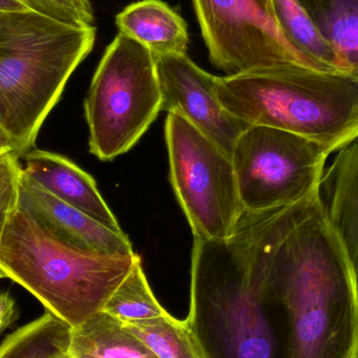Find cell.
<instances>
[{
    "instance_id": "cell-1",
    "label": "cell",
    "mask_w": 358,
    "mask_h": 358,
    "mask_svg": "<svg viewBox=\"0 0 358 358\" xmlns=\"http://www.w3.org/2000/svg\"><path fill=\"white\" fill-rule=\"evenodd\" d=\"M267 259L285 311L289 358H358L357 271L320 189L269 210Z\"/></svg>"
},
{
    "instance_id": "cell-2",
    "label": "cell",
    "mask_w": 358,
    "mask_h": 358,
    "mask_svg": "<svg viewBox=\"0 0 358 358\" xmlns=\"http://www.w3.org/2000/svg\"><path fill=\"white\" fill-rule=\"evenodd\" d=\"M185 321L202 358H289L285 311L269 278L267 210H245L229 239L194 238Z\"/></svg>"
},
{
    "instance_id": "cell-3",
    "label": "cell",
    "mask_w": 358,
    "mask_h": 358,
    "mask_svg": "<svg viewBox=\"0 0 358 358\" xmlns=\"http://www.w3.org/2000/svg\"><path fill=\"white\" fill-rule=\"evenodd\" d=\"M138 255L108 256L62 237L17 203L0 235V267L71 328L104 308Z\"/></svg>"
},
{
    "instance_id": "cell-4",
    "label": "cell",
    "mask_w": 358,
    "mask_h": 358,
    "mask_svg": "<svg viewBox=\"0 0 358 358\" xmlns=\"http://www.w3.org/2000/svg\"><path fill=\"white\" fill-rule=\"evenodd\" d=\"M221 105L250 126L302 136L336 152L358 138V76L285 65L217 77Z\"/></svg>"
},
{
    "instance_id": "cell-5",
    "label": "cell",
    "mask_w": 358,
    "mask_h": 358,
    "mask_svg": "<svg viewBox=\"0 0 358 358\" xmlns=\"http://www.w3.org/2000/svg\"><path fill=\"white\" fill-rule=\"evenodd\" d=\"M96 35V27H71L29 10H0V127L18 157L33 148Z\"/></svg>"
},
{
    "instance_id": "cell-6",
    "label": "cell",
    "mask_w": 358,
    "mask_h": 358,
    "mask_svg": "<svg viewBox=\"0 0 358 358\" xmlns=\"http://www.w3.org/2000/svg\"><path fill=\"white\" fill-rule=\"evenodd\" d=\"M155 55L119 33L106 48L84 102L90 152L111 161L134 148L162 113Z\"/></svg>"
},
{
    "instance_id": "cell-7",
    "label": "cell",
    "mask_w": 358,
    "mask_h": 358,
    "mask_svg": "<svg viewBox=\"0 0 358 358\" xmlns=\"http://www.w3.org/2000/svg\"><path fill=\"white\" fill-rule=\"evenodd\" d=\"M170 181L194 238L225 240L245 212L231 157L176 113L165 124Z\"/></svg>"
},
{
    "instance_id": "cell-8",
    "label": "cell",
    "mask_w": 358,
    "mask_h": 358,
    "mask_svg": "<svg viewBox=\"0 0 358 358\" xmlns=\"http://www.w3.org/2000/svg\"><path fill=\"white\" fill-rule=\"evenodd\" d=\"M330 153L302 136L250 126L231 153L244 210L260 213L294 203L320 189Z\"/></svg>"
},
{
    "instance_id": "cell-9",
    "label": "cell",
    "mask_w": 358,
    "mask_h": 358,
    "mask_svg": "<svg viewBox=\"0 0 358 358\" xmlns=\"http://www.w3.org/2000/svg\"><path fill=\"white\" fill-rule=\"evenodd\" d=\"M210 60L227 76L285 65L313 67L285 39L271 0H192Z\"/></svg>"
},
{
    "instance_id": "cell-10",
    "label": "cell",
    "mask_w": 358,
    "mask_h": 358,
    "mask_svg": "<svg viewBox=\"0 0 358 358\" xmlns=\"http://www.w3.org/2000/svg\"><path fill=\"white\" fill-rule=\"evenodd\" d=\"M155 59L162 111L183 117L231 159L238 138L250 125L221 105L215 90L217 77L200 69L187 55H163Z\"/></svg>"
},
{
    "instance_id": "cell-11",
    "label": "cell",
    "mask_w": 358,
    "mask_h": 358,
    "mask_svg": "<svg viewBox=\"0 0 358 358\" xmlns=\"http://www.w3.org/2000/svg\"><path fill=\"white\" fill-rule=\"evenodd\" d=\"M18 204L35 215L56 233L77 245L108 256L136 254L129 237L99 223L78 208L65 203L21 173Z\"/></svg>"
},
{
    "instance_id": "cell-12",
    "label": "cell",
    "mask_w": 358,
    "mask_h": 358,
    "mask_svg": "<svg viewBox=\"0 0 358 358\" xmlns=\"http://www.w3.org/2000/svg\"><path fill=\"white\" fill-rule=\"evenodd\" d=\"M23 173L65 203L85 213L117 233H124L94 179L73 162L48 151H27L22 155Z\"/></svg>"
},
{
    "instance_id": "cell-13",
    "label": "cell",
    "mask_w": 358,
    "mask_h": 358,
    "mask_svg": "<svg viewBox=\"0 0 358 358\" xmlns=\"http://www.w3.org/2000/svg\"><path fill=\"white\" fill-rule=\"evenodd\" d=\"M325 168L320 197L328 221L358 266V138L340 150Z\"/></svg>"
},
{
    "instance_id": "cell-14",
    "label": "cell",
    "mask_w": 358,
    "mask_h": 358,
    "mask_svg": "<svg viewBox=\"0 0 358 358\" xmlns=\"http://www.w3.org/2000/svg\"><path fill=\"white\" fill-rule=\"evenodd\" d=\"M120 33L146 46L155 57L187 55L189 33L182 17L163 0H142L115 17Z\"/></svg>"
},
{
    "instance_id": "cell-15",
    "label": "cell",
    "mask_w": 358,
    "mask_h": 358,
    "mask_svg": "<svg viewBox=\"0 0 358 358\" xmlns=\"http://www.w3.org/2000/svg\"><path fill=\"white\" fill-rule=\"evenodd\" d=\"M73 358H157L125 324L100 311L71 332Z\"/></svg>"
},
{
    "instance_id": "cell-16",
    "label": "cell",
    "mask_w": 358,
    "mask_h": 358,
    "mask_svg": "<svg viewBox=\"0 0 358 358\" xmlns=\"http://www.w3.org/2000/svg\"><path fill=\"white\" fill-rule=\"evenodd\" d=\"M330 44L341 71L358 76V0H296Z\"/></svg>"
},
{
    "instance_id": "cell-17",
    "label": "cell",
    "mask_w": 358,
    "mask_h": 358,
    "mask_svg": "<svg viewBox=\"0 0 358 358\" xmlns=\"http://www.w3.org/2000/svg\"><path fill=\"white\" fill-rule=\"evenodd\" d=\"M271 4L282 35L299 54L317 69L341 71L336 52L296 0H271Z\"/></svg>"
},
{
    "instance_id": "cell-18",
    "label": "cell",
    "mask_w": 358,
    "mask_h": 358,
    "mask_svg": "<svg viewBox=\"0 0 358 358\" xmlns=\"http://www.w3.org/2000/svg\"><path fill=\"white\" fill-rule=\"evenodd\" d=\"M73 328L46 310L0 345V358H59L69 355Z\"/></svg>"
},
{
    "instance_id": "cell-19",
    "label": "cell",
    "mask_w": 358,
    "mask_h": 358,
    "mask_svg": "<svg viewBox=\"0 0 358 358\" xmlns=\"http://www.w3.org/2000/svg\"><path fill=\"white\" fill-rule=\"evenodd\" d=\"M103 311L125 325L161 317L167 313L149 286L140 256L127 277L111 294Z\"/></svg>"
},
{
    "instance_id": "cell-20",
    "label": "cell",
    "mask_w": 358,
    "mask_h": 358,
    "mask_svg": "<svg viewBox=\"0 0 358 358\" xmlns=\"http://www.w3.org/2000/svg\"><path fill=\"white\" fill-rule=\"evenodd\" d=\"M125 326L157 358H202L185 321L169 313Z\"/></svg>"
},
{
    "instance_id": "cell-21",
    "label": "cell",
    "mask_w": 358,
    "mask_h": 358,
    "mask_svg": "<svg viewBox=\"0 0 358 358\" xmlns=\"http://www.w3.org/2000/svg\"><path fill=\"white\" fill-rule=\"evenodd\" d=\"M27 10L77 27H94L90 0H17Z\"/></svg>"
},
{
    "instance_id": "cell-22",
    "label": "cell",
    "mask_w": 358,
    "mask_h": 358,
    "mask_svg": "<svg viewBox=\"0 0 358 358\" xmlns=\"http://www.w3.org/2000/svg\"><path fill=\"white\" fill-rule=\"evenodd\" d=\"M21 173L22 168L16 153L0 155V212L8 213L18 203Z\"/></svg>"
},
{
    "instance_id": "cell-23",
    "label": "cell",
    "mask_w": 358,
    "mask_h": 358,
    "mask_svg": "<svg viewBox=\"0 0 358 358\" xmlns=\"http://www.w3.org/2000/svg\"><path fill=\"white\" fill-rule=\"evenodd\" d=\"M18 319L16 302L8 292H0V334Z\"/></svg>"
},
{
    "instance_id": "cell-24",
    "label": "cell",
    "mask_w": 358,
    "mask_h": 358,
    "mask_svg": "<svg viewBox=\"0 0 358 358\" xmlns=\"http://www.w3.org/2000/svg\"><path fill=\"white\" fill-rule=\"evenodd\" d=\"M6 152H15V145L10 136L0 127V155Z\"/></svg>"
},
{
    "instance_id": "cell-25",
    "label": "cell",
    "mask_w": 358,
    "mask_h": 358,
    "mask_svg": "<svg viewBox=\"0 0 358 358\" xmlns=\"http://www.w3.org/2000/svg\"><path fill=\"white\" fill-rule=\"evenodd\" d=\"M27 10V8L17 0H0V10Z\"/></svg>"
},
{
    "instance_id": "cell-26",
    "label": "cell",
    "mask_w": 358,
    "mask_h": 358,
    "mask_svg": "<svg viewBox=\"0 0 358 358\" xmlns=\"http://www.w3.org/2000/svg\"><path fill=\"white\" fill-rule=\"evenodd\" d=\"M6 213L0 212V235H1L2 227H3L4 220H6ZM3 278H6V273L2 271L1 267H0V279H3Z\"/></svg>"
},
{
    "instance_id": "cell-27",
    "label": "cell",
    "mask_w": 358,
    "mask_h": 358,
    "mask_svg": "<svg viewBox=\"0 0 358 358\" xmlns=\"http://www.w3.org/2000/svg\"><path fill=\"white\" fill-rule=\"evenodd\" d=\"M59 358H73V357H71V355H63V357H59Z\"/></svg>"
},
{
    "instance_id": "cell-28",
    "label": "cell",
    "mask_w": 358,
    "mask_h": 358,
    "mask_svg": "<svg viewBox=\"0 0 358 358\" xmlns=\"http://www.w3.org/2000/svg\"><path fill=\"white\" fill-rule=\"evenodd\" d=\"M357 290H358V266L357 267Z\"/></svg>"
}]
</instances>
